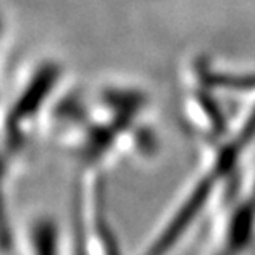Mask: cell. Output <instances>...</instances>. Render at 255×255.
<instances>
[{
    "mask_svg": "<svg viewBox=\"0 0 255 255\" xmlns=\"http://www.w3.org/2000/svg\"><path fill=\"white\" fill-rule=\"evenodd\" d=\"M23 255H60V236L50 219H35L23 232Z\"/></svg>",
    "mask_w": 255,
    "mask_h": 255,
    "instance_id": "1",
    "label": "cell"
}]
</instances>
